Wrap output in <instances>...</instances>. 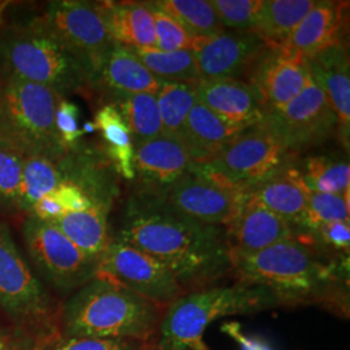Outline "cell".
Returning <instances> with one entry per match:
<instances>
[{
	"mask_svg": "<svg viewBox=\"0 0 350 350\" xmlns=\"http://www.w3.org/2000/svg\"><path fill=\"white\" fill-rule=\"evenodd\" d=\"M0 75L50 88L62 99L92 91V70L37 17L0 25Z\"/></svg>",
	"mask_w": 350,
	"mask_h": 350,
	"instance_id": "cell-4",
	"label": "cell"
},
{
	"mask_svg": "<svg viewBox=\"0 0 350 350\" xmlns=\"http://www.w3.org/2000/svg\"><path fill=\"white\" fill-rule=\"evenodd\" d=\"M336 221H349V193L340 196L310 191L306 213L296 230V238L318 226Z\"/></svg>",
	"mask_w": 350,
	"mask_h": 350,
	"instance_id": "cell-35",
	"label": "cell"
},
{
	"mask_svg": "<svg viewBox=\"0 0 350 350\" xmlns=\"http://www.w3.org/2000/svg\"><path fill=\"white\" fill-rule=\"evenodd\" d=\"M109 211L103 205H92L82 212L65 213L50 224L60 230L79 250L99 260L112 240L108 226Z\"/></svg>",
	"mask_w": 350,
	"mask_h": 350,
	"instance_id": "cell-26",
	"label": "cell"
},
{
	"mask_svg": "<svg viewBox=\"0 0 350 350\" xmlns=\"http://www.w3.org/2000/svg\"><path fill=\"white\" fill-rule=\"evenodd\" d=\"M262 124L292 154L317 147L338 134V117L314 79L293 100L266 112Z\"/></svg>",
	"mask_w": 350,
	"mask_h": 350,
	"instance_id": "cell-11",
	"label": "cell"
},
{
	"mask_svg": "<svg viewBox=\"0 0 350 350\" xmlns=\"http://www.w3.org/2000/svg\"><path fill=\"white\" fill-rule=\"evenodd\" d=\"M0 126H1V75H0Z\"/></svg>",
	"mask_w": 350,
	"mask_h": 350,
	"instance_id": "cell-44",
	"label": "cell"
},
{
	"mask_svg": "<svg viewBox=\"0 0 350 350\" xmlns=\"http://www.w3.org/2000/svg\"><path fill=\"white\" fill-rule=\"evenodd\" d=\"M60 306L18 250L0 218V308L18 336L37 342L59 332Z\"/></svg>",
	"mask_w": 350,
	"mask_h": 350,
	"instance_id": "cell-7",
	"label": "cell"
},
{
	"mask_svg": "<svg viewBox=\"0 0 350 350\" xmlns=\"http://www.w3.org/2000/svg\"><path fill=\"white\" fill-rule=\"evenodd\" d=\"M225 230L230 252L239 253H254L276 243L296 239L293 226L244 193Z\"/></svg>",
	"mask_w": 350,
	"mask_h": 350,
	"instance_id": "cell-17",
	"label": "cell"
},
{
	"mask_svg": "<svg viewBox=\"0 0 350 350\" xmlns=\"http://www.w3.org/2000/svg\"><path fill=\"white\" fill-rule=\"evenodd\" d=\"M156 99L161 117L163 137L179 142L188 114L198 101L195 86L176 82H163L156 94Z\"/></svg>",
	"mask_w": 350,
	"mask_h": 350,
	"instance_id": "cell-32",
	"label": "cell"
},
{
	"mask_svg": "<svg viewBox=\"0 0 350 350\" xmlns=\"http://www.w3.org/2000/svg\"><path fill=\"white\" fill-rule=\"evenodd\" d=\"M4 335H5V334L3 332V329H1V327H0V338H1V336H4Z\"/></svg>",
	"mask_w": 350,
	"mask_h": 350,
	"instance_id": "cell-46",
	"label": "cell"
},
{
	"mask_svg": "<svg viewBox=\"0 0 350 350\" xmlns=\"http://www.w3.org/2000/svg\"><path fill=\"white\" fill-rule=\"evenodd\" d=\"M154 345L125 338H66L53 334L34 344V350H152Z\"/></svg>",
	"mask_w": 350,
	"mask_h": 350,
	"instance_id": "cell-36",
	"label": "cell"
},
{
	"mask_svg": "<svg viewBox=\"0 0 350 350\" xmlns=\"http://www.w3.org/2000/svg\"><path fill=\"white\" fill-rule=\"evenodd\" d=\"M83 133L85 134H88V133H94V131H96V127L94 125V122H86L85 125H83Z\"/></svg>",
	"mask_w": 350,
	"mask_h": 350,
	"instance_id": "cell-43",
	"label": "cell"
},
{
	"mask_svg": "<svg viewBox=\"0 0 350 350\" xmlns=\"http://www.w3.org/2000/svg\"><path fill=\"white\" fill-rule=\"evenodd\" d=\"M114 239L163 263L186 293L213 287L231 275L225 227L186 217L163 196L134 193Z\"/></svg>",
	"mask_w": 350,
	"mask_h": 350,
	"instance_id": "cell-1",
	"label": "cell"
},
{
	"mask_svg": "<svg viewBox=\"0 0 350 350\" xmlns=\"http://www.w3.org/2000/svg\"><path fill=\"white\" fill-rule=\"evenodd\" d=\"M98 274L111 278L163 309L186 295V291L163 263L114 238L99 257Z\"/></svg>",
	"mask_w": 350,
	"mask_h": 350,
	"instance_id": "cell-12",
	"label": "cell"
},
{
	"mask_svg": "<svg viewBox=\"0 0 350 350\" xmlns=\"http://www.w3.org/2000/svg\"><path fill=\"white\" fill-rule=\"evenodd\" d=\"M152 350H154V349H152Z\"/></svg>",
	"mask_w": 350,
	"mask_h": 350,
	"instance_id": "cell-47",
	"label": "cell"
},
{
	"mask_svg": "<svg viewBox=\"0 0 350 350\" xmlns=\"http://www.w3.org/2000/svg\"><path fill=\"white\" fill-rule=\"evenodd\" d=\"M36 17L52 37L88 64L94 78L104 56L114 43L101 18L96 1H49Z\"/></svg>",
	"mask_w": 350,
	"mask_h": 350,
	"instance_id": "cell-10",
	"label": "cell"
},
{
	"mask_svg": "<svg viewBox=\"0 0 350 350\" xmlns=\"http://www.w3.org/2000/svg\"><path fill=\"white\" fill-rule=\"evenodd\" d=\"M21 234L38 278L57 293L72 295L98 275L99 260L79 250L50 222L26 215Z\"/></svg>",
	"mask_w": 350,
	"mask_h": 350,
	"instance_id": "cell-9",
	"label": "cell"
},
{
	"mask_svg": "<svg viewBox=\"0 0 350 350\" xmlns=\"http://www.w3.org/2000/svg\"><path fill=\"white\" fill-rule=\"evenodd\" d=\"M243 131L244 129L231 125L198 100L188 114L179 142L193 165H204L212 161Z\"/></svg>",
	"mask_w": 350,
	"mask_h": 350,
	"instance_id": "cell-23",
	"label": "cell"
},
{
	"mask_svg": "<svg viewBox=\"0 0 350 350\" xmlns=\"http://www.w3.org/2000/svg\"><path fill=\"white\" fill-rule=\"evenodd\" d=\"M133 51L150 73L163 82L196 86L201 81L192 51L163 52L156 49Z\"/></svg>",
	"mask_w": 350,
	"mask_h": 350,
	"instance_id": "cell-29",
	"label": "cell"
},
{
	"mask_svg": "<svg viewBox=\"0 0 350 350\" xmlns=\"http://www.w3.org/2000/svg\"><path fill=\"white\" fill-rule=\"evenodd\" d=\"M113 42L130 50L156 49L154 21L148 3L96 1Z\"/></svg>",
	"mask_w": 350,
	"mask_h": 350,
	"instance_id": "cell-24",
	"label": "cell"
},
{
	"mask_svg": "<svg viewBox=\"0 0 350 350\" xmlns=\"http://www.w3.org/2000/svg\"><path fill=\"white\" fill-rule=\"evenodd\" d=\"M222 27L228 31H252L262 0H211Z\"/></svg>",
	"mask_w": 350,
	"mask_h": 350,
	"instance_id": "cell-37",
	"label": "cell"
},
{
	"mask_svg": "<svg viewBox=\"0 0 350 350\" xmlns=\"http://www.w3.org/2000/svg\"><path fill=\"white\" fill-rule=\"evenodd\" d=\"M60 99L50 88L1 75L0 143L26 157L60 161L68 152L55 122Z\"/></svg>",
	"mask_w": 350,
	"mask_h": 350,
	"instance_id": "cell-6",
	"label": "cell"
},
{
	"mask_svg": "<svg viewBox=\"0 0 350 350\" xmlns=\"http://www.w3.org/2000/svg\"><path fill=\"white\" fill-rule=\"evenodd\" d=\"M267 46L252 31L224 30L195 38L192 52L201 81L241 79Z\"/></svg>",
	"mask_w": 350,
	"mask_h": 350,
	"instance_id": "cell-13",
	"label": "cell"
},
{
	"mask_svg": "<svg viewBox=\"0 0 350 350\" xmlns=\"http://www.w3.org/2000/svg\"><path fill=\"white\" fill-rule=\"evenodd\" d=\"M241 192L214 185L192 169L163 195L174 211L201 224L225 227L238 209Z\"/></svg>",
	"mask_w": 350,
	"mask_h": 350,
	"instance_id": "cell-15",
	"label": "cell"
},
{
	"mask_svg": "<svg viewBox=\"0 0 350 350\" xmlns=\"http://www.w3.org/2000/svg\"><path fill=\"white\" fill-rule=\"evenodd\" d=\"M314 82L323 90L338 121L341 140L349 144L350 75L347 43H338L306 59Z\"/></svg>",
	"mask_w": 350,
	"mask_h": 350,
	"instance_id": "cell-21",
	"label": "cell"
},
{
	"mask_svg": "<svg viewBox=\"0 0 350 350\" xmlns=\"http://www.w3.org/2000/svg\"><path fill=\"white\" fill-rule=\"evenodd\" d=\"M166 309L98 274L60 306L59 334L66 338H125L156 347Z\"/></svg>",
	"mask_w": 350,
	"mask_h": 350,
	"instance_id": "cell-3",
	"label": "cell"
},
{
	"mask_svg": "<svg viewBox=\"0 0 350 350\" xmlns=\"http://www.w3.org/2000/svg\"><path fill=\"white\" fill-rule=\"evenodd\" d=\"M349 3L317 0L283 47L309 59L331 46L344 43L348 31Z\"/></svg>",
	"mask_w": 350,
	"mask_h": 350,
	"instance_id": "cell-19",
	"label": "cell"
},
{
	"mask_svg": "<svg viewBox=\"0 0 350 350\" xmlns=\"http://www.w3.org/2000/svg\"><path fill=\"white\" fill-rule=\"evenodd\" d=\"M34 341L30 338L16 335V338L11 336H1L0 338V350H34Z\"/></svg>",
	"mask_w": 350,
	"mask_h": 350,
	"instance_id": "cell-42",
	"label": "cell"
},
{
	"mask_svg": "<svg viewBox=\"0 0 350 350\" xmlns=\"http://www.w3.org/2000/svg\"><path fill=\"white\" fill-rule=\"evenodd\" d=\"M237 282L266 288L279 308L319 306L342 319L350 317L348 261H325L297 239L254 253L230 252Z\"/></svg>",
	"mask_w": 350,
	"mask_h": 350,
	"instance_id": "cell-2",
	"label": "cell"
},
{
	"mask_svg": "<svg viewBox=\"0 0 350 350\" xmlns=\"http://www.w3.org/2000/svg\"><path fill=\"white\" fill-rule=\"evenodd\" d=\"M5 7H7V5H3V4L0 3V25H1V17H3V12H4Z\"/></svg>",
	"mask_w": 350,
	"mask_h": 350,
	"instance_id": "cell-45",
	"label": "cell"
},
{
	"mask_svg": "<svg viewBox=\"0 0 350 350\" xmlns=\"http://www.w3.org/2000/svg\"><path fill=\"white\" fill-rule=\"evenodd\" d=\"M293 154L260 122L240 133L212 161L193 165L192 170L219 187L245 192L283 165Z\"/></svg>",
	"mask_w": 350,
	"mask_h": 350,
	"instance_id": "cell-8",
	"label": "cell"
},
{
	"mask_svg": "<svg viewBox=\"0 0 350 350\" xmlns=\"http://www.w3.org/2000/svg\"><path fill=\"white\" fill-rule=\"evenodd\" d=\"M243 193L287 221L296 234L305 217L310 191L299 167L288 163Z\"/></svg>",
	"mask_w": 350,
	"mask_h": 350,
	"instance_id": "cell-20",
	"label": "cell"
},
{
	"mask_svg": "<svg viewBox=\"0 0 350 350\" xmlns=\"http://www.w3.org/2000/svg\"><path fill=\"white\" fill-rule=\"evenodd\" d=\"M148 4L154 21L156 50L163 52L192 50L195 38L188 34L187 31L169 14L156 8L150 1H148Z\"/></svg>",
	"mask_w": 350,
	"mask_h": 350,
	"instance_id": "cell-38",
	"label": "cell"
},
{
	"mask_svg": "<svg viewBox=\"0 0 350 350\" xmlns=\"http://www.w3.org/2000/svg\"><path fill=\"white\" fill-rule=\"evenodd\" d=\"M79 108L75 101L60 99L56 107V130L65 150H70L79 144V139L85 135L78 124Z\"/></svg>",
	"mask_w": 350,
	"mask_h": 350,
	"instance_id": "cell-39",
	"label": "cell"
},
{
	"mask_svg": "<svg viewBox=\"0 0 350 350\" xmlns=\"http://www.w3.org/2000/svg\"><path fill=\"white\" fill-rule=\"evenodd\" d=\"M121 113L129 127L134 146L163 135L161 117L156 95L153 94H122L108 98Z\"/></svg>",
	"mask_w": 350,
	"mask_h": 350,
	"instance_id": "cell-28",
	"label": "cell"
},
{
	"mask_svg": "<svg viewBox=\"0 0 350 350\" xmlns=\"http://www.w3.org/2000/svg\"><path fill=\"white\" fill-rule=\"evenodd\" d=\"M150 3L174 18L193 38L209 37L225 30L211 0H157Z\"/></svg>",
	"mask_w": 350,
	"mask_h": 350,
	"instance_id": "cell-31",
	"label": "cell"
},
{
	"mask_svg": "<svg viewBox=\"0 0 350 350\" xmlns=\"http://www.w3.org/2000/svg\"><path fill=\"white\" fill-rule=\"evenodd\" d=\"M312 79L305 57L284 49L266 47L250 66L244 81L258 91L269 112L299 96Z\"/></svg>",
	"mask_w": 350,
	"mask_h": 350,
	"instance_id": "cell-14",
	"label": "cell"
},
{
	"mask_svg": "<svg viewBox=\"0 0 350 350\" xmlns=\"http://www.w3.org/2000/svg\"><path fill=\"white\" fill-rule=\"evenodd\" d=\"M60 183L62 173L57 163L44 157H25L21 198V211L24 217L30 214L38 201L52 193Z\"/></svg>",
	"mask_w": 350,
	"mask_h": 350,
	"instance_id": "cell-34",
	"label": "cell"
},
{
	"mask_svg": "<svg viewBox=\"0 0 350 350\" xmlns=\"http://www.w3.org/2000/svg\"><path fill=\"white\" fill-rule=\"evenodd\" d=\"M301 176L312 192L344 196L349 193L348 160L334 156H310L299 167Z\"/></svg>",
	"mask_w": 350,
	"mask_h": 350,
	"instance_id": "cell-30",
	"label": "cell"
},
{
	"mask_svg": "<svg viewBox=\"0 0 350 350\" xmlns=\"http://www.w3.org/2000/svg\"><path fill=\"white\" fill-rule=\"evenodd\" d=\"M63 214H65L63 206L52 196L47 195L43 199L38 201L29 215H34L44 222H52V221L60 218Z\"/></svg>",
	"mask_w": 350,
	"mask_h": 350,
	"instance_id": "cell-41",
	"label": "cell"
},
{
	"mask_svg": "<svg viewBox=\"0 0 350 350\" xmlns=\"http://www.w3.org/2000/svg\"><path fill=\"white\" fill-rule=\"evenodd\" d=\"M55 200L63 206L65 213L82 212L92 206L88 195L70 182H62L56 189L50 193Z\"/></svg>",
	"mask_w": 350,
	"mask_h": 350,
	"instance_id": "cell-40",
	"label": "cell"
},
{
	"mask_svg": "<svg viewBox=\"0 0 350 350\" xmlns=\"http://www.w3.org/2000/svg\"><path fill=\"white\" fill-rule=\"evenodd\" d=\"M92 122L105 143L103 150L116 173L127 180H134V143L121 113L113 104L104 103Z\"/></svg>",
	"mask_w": 350,
	"mask_h": 350,
	"instance_id": "cell-27",
	"label": "cell"
},
{
	"mask_svg": "<svg viewBox=\"0 0 350 350\" xmlns=\"http://www.w3.org/2000/svg\"><path fill=\"white\" fill-rule=\"evenodd\" d=\"M163 85L150 73L134 51L113 43L92 78V91L101 90L104 98L122 94H153Z\"/></svg>",
	"mask_w": 350,
	"mask_h": 350,
	"instance_id": "cell-22",
	"label": "cell"
},
{
	"mask_svg": "<svg viewBox=\"0 0 350 350\" xmlns=\"http://www.w3.org/2000/svg\"><path fill=\"white\" fill-rule=\"evenodd\" d=\"M195 90L201 104L240 129L258 125L266 114L261 95L244 79L200 81Z\"/></svg>",
	"mask_w": 350,
	"mask_h": 350,
	"instance_id": "cell-18",
	"label": "cell"
},
{
	"mask_svg": "<svg viewBox=\"0 0 350 350\" xmlns=\"http://www.w3.org/2000/svg\"><path fill=\"white\" fill-rule=\"evenodd\" d=\"M279 308L261 286L237 282L188 292L163 314L154 350H211L204 342L208 325L219 317L248 315Z\"/></svg>",
	"mask_w": 350,
	"mask_h": 350,
	"instance_id": "cell-5",
	"label": "cell"
},
{
	"mask_svg": "<svg viewBox=\"0 0 350 350\" xmlns=\"http://www.w3.org/2000/svg\"><path fill=\"white\" fill-rule=\"evenodd\" d=\"M317 0H262L252 33L270 49H283Z\"/></svg>",
	"mask_w": 350,
	"mask_h": 350,
	"instance_id": "cell-25",
	"label": "cell"
},
{
	"mask_svg": "<svg viewBox=\"0 0 350 350\" xmlns=\"http://www.w3.org/2000/svg\"><path fill=\"white\" fill-rule=\"evenodd\" d=\"M25 157L18 150L0 143V217H23V173Z\"/></svg>",
	"mask_w": 350,
	"mask_h": 350,
	"instance_id": "cell-33",
	"label": "cell"
},
{
	"mask_svg": "<svg viewBox=\"0 0 350 350\" xmlns=\"http://www.w3.org/2000/svg\"><path fill=\"white\" fill-rule=\"evenodd\" d=\"M193 163L183 144L175 139L159 137L134 146L135 193L163 196V193L191 172Z\"/></svg>",
	"mask_w": 350,
	"mask_h": 350,
	"instance_id": "cell-16",
	"label": "cell"
}]
</instances>
